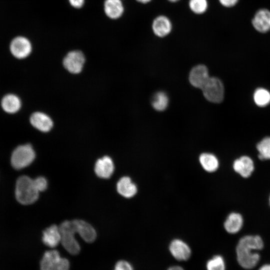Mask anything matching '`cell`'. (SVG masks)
I'll use <instances>...</instances> for the list:
<instances>
[{
    "label": "cell",
    "mask_w": 270,
    "mask_h": 270,
    "mask_svg": "<svg viewBox=\"0 0 270 270\" xmlns=\"http://www.w3.org/2000/svg\"><path fill=\"white\" fill-rule=\"evenodd\" d=\"M264 247L262 238L258 235L245 236L238 241L236 248L237 260L244 268L252 269L258 263L260 256L254 250H260Z\"/></svg>",
    "instance_id": "1"
},
{
    "label": "cell",
    "mask_w": 270,
    "mask_h": 270,
    "mask_svg": "<svg viewBox=\"0 0 270 270\" xmlns=\"http://www.w3.org/2000/svg\"><path fill=\"white\" fill-rule=\"evenodd\" d=\"M15 194L20 204L27 205L33 204L38 200L39 192L36 188L33 180L22 176L16 180Z\"/></svg>",
    "instance_id": "2"
},
{
    "label": "cell",
    "mask_w": 270,
    "mask_h": 270,
    "mask_svg": "<svg viewBox=\"0 0 270 270\" xmlns=\"http://www.w3.org/2000/svg\"><path fill=\"white\" fill-rule=\"evenodd\" d=\"M59 228L61 234L60 242L64 248L72 254H78L80 247L75 238L77 232L74 221H64L60 224Z\"/></svg>",
    "instance_id": "3"
},
{
    "label": "cell",
    "mask_w": 270,
    "mask_h": 270,
    "mask_svg": "<svg viewBox=\"0 0 270 270\" xmlns=\"http://www.w3.org/2000/svg\"><path fill=\"white\" fill-rule=\"evenodd\" d=\"M35 152L30 144L21 145L16 148L11 156L14 168L20 170L30 165L35 158Z\"/></svg>",
    "instance_id": "4"
},
{
    "label": "cell",
    "mask_w": 270,
    "mask_h": 270,
    "mask_svg": "<svg viewBox=\"0 0 270 270\" xmlns=\"http://www.w3.org/2000/svg\"><path fill=\"white\" fill-rule=\"evenodd\" d=\"M40 270H69L70 262L56 250L46 251L40 262Z\"/></svg>",
    "instance_id": "5"
},
{
    "label": "cell",
    "mask_w": 270,
    "mask_h": 270,
    "mask_svg": "<svg viewBox=\"0 0 270 270\" xmlns=\"http://www.w3.org/2000/svg\"><path fill=\"white\" fill-rule=\"evenodd\" d=\"M202 90L206 98L210 102L219 103L224 99V87L217 78L210 77Z\"/></svg>",
    "instance_id": "6"
},
{
    "label": "cell",
    "mask_w": 270,
    "mask_h": 270,
    "mask_svg": "<svg viewBox=\"0 0 270 270\" xmlns=\"http://www.w3.org/2000/svg\"><path fill=\"white\" fill-rule=\"evenodd\" d=\"M173 22L171 18L164 14L155 16L151 23V30L155 36L164 38L168 36L173 30Z\"/></svg>",
    "instance_id": "7"
},
{
    "label": "cell",
    "mask_w": 270,
    "mask_h": 270,
    "mask_svg": "<svg viewBox=\"0 0 270 270\" xmlns=\"http://www.w3.org/2000/svg\"><path fill=\"white\" fill-rule=\"evenodd\" d=\"M12 54L16 58H24L32 52V46L30 40L24 36H18L12 40L10 46Z\"/></svg>",
    "instance_id": "8"
},
{
    "label": "cell",
    "mask_w": 270,
    "mask_h": 270,
    "mask_svg": "<svg viewBox=\"0 0 270 270\" xmlns=\"http://www.w3.org/2000/svg\"><path fill=\"white\" fill-rule=\"evenodd\" d=\"M84 62L83 53L80 50H74L67 54L64 59L63 64L70 72L78 74L82 70Z\"/></svg>",
    "instance_id": "9"
},
{
    "label": "cell",
    "mask_w": 270,
    "mask_h": 270,
    "mask_svg": "<svg viewBox=\"0 0 270 270\" xmlns=\"http://www.w3.org/2000/svg\"><path fill=\"white\" fill-rule=\"evenodd\" d=\"M103 8L105 15L112 20L121 19L126 11L122 0H104Z\"/></svg>",
    "instance_id": "10"
},
{
    "label": "cell",
    "mask_w": 270,
    "mask_h": 270,
    "mask_svg": "<svg viewBox=\"0 0 270 270\" xmlns=\"http://www.w3.org/2000/svg\"><path fill=\"white\" fill-rule=\"evenodd\" d=\"M169 250L172 256L178 260H186L191 256L190 247L180 239H174L170 242Z\"/></svg>",
    "instance_id": "11"
},
{
    "label": "cell",
    "mask_w": 270,
    "mask_h": 270,
    "mask_svg": "<svg viewBox=\"0 0 270 270\" xmlns=\"http://www.w3.org/2000/svg\"><path fill=\"white\" fill-rule=\"evenodd\" d=\"M207 68L202 64L194 67L189 74V81L194 86L202 89L210 78Z\"/></svg>",
    "instance_id": "12"
},
{
    "label": "cell",
    "mask_w": 270,
    "mask_h": 270,
    "mask_svg": "<svg viewBox=\"0 0 270 270\" xmlns=\"http://www.w3.org/2000/svg\"><path fill=\"white\" fill-rule=\"evenodd\" d=\"M233 168L242 178H248L251 176L254 170V163L250 157L243 156L234 161Z\"/></svg>",
    "instance_id": "13"
},
{
    "label": "cell",
    "mask_w": 270,
    "mask_h": 270,
    "mask_svg": "<svg viewBox=\"0 0 270 270\" xmlns=\"http://www.w3.org/2000/svg\"><path fill=\"white\" fill-rule=\"evenodd\" d=\"M252 24L260 32H268L270 30V11L266 8L259 10L252 20Z\"/></svg>",
    "instance_id": "14"
},
{
    "label": "cell",
    "mask_w": 270,
    "mask_h": 270,
    "mask_svg": "<svg viewBox=\"0 0 270 270\" xmlns=\"http://www.w3.org/2000/svg\"><path fill=\"white\" fill-rule=\"evenodd\" d=\"M114 164L112 158L104 156L98 160L94 166V172L98 176L102 178L110 177L114 171Z\"/></svg>",
    "instance_id": "15"
},
{
    "label": "cell",
    "mask_w": 270,
    "mask_h": 270,
    "mask_svg": "<svg viewBox=\"0 0 270 270\" xmlns=\"http://www.w3.org/2000/svg\"><path fill=\"white\" fill-rule=\"evenodd\" d=\"M77 233L87 242H92L96 238L94 228L88 223L82 220H73Z\"/></svg>",
    "instance_id": "16"
},
{
    "label": "cell",
    "mask_w": 270,
    "mask_h": 270,
    "mask_svg": "<svg viewBox=\"0 0 270 270\" xmlns=\"http://www.w3.org/2000/svg\"><path fill=\"white\" fill-rule=\"evenodd\" d=\"M42 240L46 246L54 248L61 242V234L59 227L53 224L46 228L42 233Z\"/></svg>",
    "instance_id": "17"
},
{
    "label": "cell",
    "mask_w": 270,
    "mask_h": 270,
    "mask_svg": "<svg viewBox=\"0 0 270 270\" xmlns=\"http://www.w3.org/2000/svg\"><path fill=\"white\" fill-rule=\"evenodd\" d=\"M30 122L35 128L44 132L49 131L53 125L51 118L41 112L34 113L30 118Z\"/></svg>",
    "instance_id": "18"
},
{
    "label": "cell",
    "mask_w": 270,
    "mask_h": 270,
    "mask_svg": "<svg viewBox=\"0 0 270 270\" xmlns=\"http://www.w3.org/2000/svg\"><path fill=\"white\" fill-rule=\"evenodd\" d=\"M118 192L126 198L134 196L137 192V187L128 176L122 178L116 184Z\"/></svg>",
    "instance_id": "19"
},
{
    "label": "cell",
    "mask_w": 270,
    "mask_h": 270,
    "mask_svg": "<svg viewBox=\"0 0 270 270\" xmlns=\"http://www.w3.org/2000/svg\"><path fill=\"white\" fill-rule=\"evenodd\" d=\"M243 224L242 216L238 212H232L226 218L224 222V228L230 234H236L242 228Z\"/></svg>",
    "instance_id": "20"
},
{
    "label": "cell",
    "mask_w": 270,
    "mask_h": 270,
    "mask_svg": "<svg viewBox=\"0 0 270 270\" xmlns=\"http://www.w3.org/2000/svg\"><path fill=\"white\" fill-rule=\"evenodd\" d=\"M3 110L6 112L13 114L17 112L21 106L20 99L13 94H8L2 98L1 102Z\"/></svg>",
    "instance_id": "21"
},
{
    "label": "cell",
    "mask_w": 270,
    "mask_h": 270,
    "mask_svg": "<svg viewBox=\"0 0 270 270\" xmlns=\"http://www.w3.org/2000/svg\"><path fill=\"white\" fill-rule=\"evenodd\" d=\"M199 160L204 169L208 172H214L218 168V159L212 154H202L200 156Z\"/></svg>",
    "instance_id": "22"
},
{
    "label": "cell",
    "mask_w": 270,
    "mask_h": 270,
    "mask_svg": "<svg viewBox=\"0 0 270 270\" xmlns=\"http://www.w3.org/2000/svg\"><path fill=\"white\" fill-rule=\"evenodd\" d=\"M188 7L194 14L202 16L205 14L208 10V0H188Z\"/></svg>",
    "instance_id": "23"
},
{
    "label": "cell",
    "mask_w": 270,
    "mask_h": 270,
    "mask_svg": "<svg viewBox=\"0 0 270 270\" xmlns=\"http://www.w3.org/2000/svg\"><path fill=\"white\" fill-rule=\"evenodd\" d=\"M168 104V98L166 94L164 92H156L152 97V104L156 110L163 111Z\"/></svg>",
    "instance_id": "24"
},
{
    "label": "cell",
    "mask_w": 270,
    "mask_h": 270,
    "mask_svg": "<svg viewBox=\"0 0 270 270\" xmlns=\"http://www.w3.org/2000/svg\"><path fill=\"white\" fill-rule=\"evenodd\" d=\"M254 99L257 106H265L270 102V93L264 88H258L254 92Z\"/></svg>",
    "instance_id": "25"
},
{
    "label": "cell",
    "mask_w": 270,
    "mask_h": 270,
    "mask_svg": "<svg viewBox=\"0 0 270 270\" xmlns=\"http://www.w3.org/2000/svg\"><path fill=\"white\" fill-rule=\"evenodd\" d=\"M258 158L261 160H270V137H266L256 145Z\"/></svg>",
    "instance_id": "26"
},
{
    "label": "cell",
    "mask_w": 270,
    "mask_h": 270,
    "mask_svg": "<svg viewBox=\"0 0 270 270\" xmlns=\"http://www.w3.org/2000/svg\"><path fill=\"white\" fill-rule=\"evenodd\" d=\"M206 270H225L226 266L223 258L219 255L214 256L206 264Z\"/></svg>",
    "instance_id": "27"
},
{
    "label": "cell",
    "mask_w": 270,
    "mask_h": 270,
    "mask_svg": "<svg viewBox=\"0 0 270 270\" xmlns=\"http://www.w3.org/2000/svg\"><path fill=\"white\" fill-rule=\"evenodd\" d=\"M33 180L36 188L39 192L44 191L46 188L48 182L44 177L38 176Z\"/></svg>",
    "instance_id": "28"
},
{
    "label": "cell",
    "mask_w": 270,
    "mask_h": 270,
    "mask_svg": "<svg viewBox=\"0 0 270 270\" xmlns=\"http://www.w3.org/2000/svg\"><path fill=\"white\" fill-rule=\"evenodd\" d=\"M114 270H134L132 265L124 260L118 261L115 264Z\"/></svg>",
    "instance_id": "29"
},
{
    "label": "cell",
    "mask_w": 270,
    "mask_h": 270,
    "mask_svg": "<svg viewBox=\"0 0 270 270\" xmlns=\"http://www.w3.org/2000/svg\"><path fill=\"white\" fill-rule=\"evenodd\" d=\"M218 4L225 8H230L234 6L238 0H218Z\"/></svg>",
    "instance_id": "30"
},
{
    "label": "cell",
    "mask_w": 270,
    "mask_h": 270,
    "mask_svg": "<svg viewBox=\"0 0 270 270\" xmlns=\"http://www.w3.org/2000/svg\"><path fill=\"white\" fill-rule=\"evenodd\" d=\"M68 1L72 7L80 9L84 6L86 0H68Z\"/></svg>",
    "instance_id": "31"
},
{
    "label": "cell",
    "mask_w": 270,
    "mask_h": 270,
    "mask_svg": "<svg viewBox=\"0 0 270 270\" xmlns=\"http://www.w3.org/2000/svg\"><path fill=\"white\" fill-rule=\"evenodd\" d=\"M136 2L142 4H147L150 3L153 0H134Z\"/></svg>",
    "instance_id": "32"
},
{
    "label": "cell",
    "mask_w": 270,
    "mask_h": 270,
    "mask_svg": "<svg viewBox=\"0 0 270 270\" xmlns=\"http://www.w3.org/2000/svg\"><path fill=\"white\" fill-rule=\"evenodd\" d=\"M168 270H184L183 268L178 266H173L168 268Z\"/></svg>",
    "instance_id": "33"
},
{
    "label": "cell",
    "mask_w": 270,
    "mask_h": 270,
    "mask_svg": "<svg viewBox=\"0 0 270 270\" xmlns=\"http://www.w3.org/2000/svg\"><path fill=\"white\" fill-rule=\"evenodd\" d=\"M258 270H270V264H264L261 266Z\"/></svg>",
    "instance_id": "34"
},
{
    "label": "cell",
    "mask_w": 270,
    "mask_h": 270,
    "mask_svg": "<svg viewBox=\"0 0 270 270\" xmlns=\"http://www.w3.org/2000/svg\"><path fill=\"white\" fill-rule=\"evenodd\" d=\"M168 2L172 3V4H176L180 2L182 0H166Z\"/></svg>",
    "instance_id": "35"
},
{
    "label": "cell",
    "mask_w": 270,
    "mask_h": 270,
    "mask_svg": "<svg viewBox=\"0 0 270 270\" xmlns=\"http://www.w3.org/2000/svg\"><path fill=\"white\" fill-rule=\"evenodd\" d=\"M269 202H270V197H269Z\"/></svg>",
    "instance_id": "36"
}]
</instances>
